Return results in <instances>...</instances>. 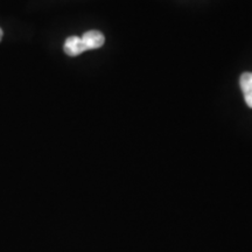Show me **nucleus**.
I'll use <instances>...</instances> for the list:
<instances>
[{"label":"nucleus","instance_id":"nucleus-1","mask_svg":"<svg viewBox=\"0 0 252 252\" xmlns=\"http://www.w3.org/2000/svg\"><path fill=\"white\" fill-rule=\"evenodd\" d=\"M82 42H83L84 49L87 50H93V49H98L104 45L105 42V37L100 32L98 31H89L87 33H84L81 36Z\"/></svg>","mask_w":252,"mask_h":252},{"label":"nucleus","instance_id":"nucleus-2","mask_svg":"<svg viewBox=\"0 0 252 252\" xmlns=\"http://www.w3.org/2000/svg\"><path fill=\"white\" fill-rule=\"evenodd\" d=\"M63 49H64L65 54L69 56H77L86 52L83 42H82V39L80 36H69L65 40Z\"/></svg>","mask_w":252,"mask_h":252},{"label":"nucleus","instance_id":"nucleus-3","mask_svg":"<svg viewBox=\"0 0 252 252\" xmlns=\"http://www.w3.org/2000/svg\"><path fill=\"white\" fill-rule=\"evenodd\" d=\"M242 93L244 94L245 103L252 109V72H244L239 80Z\"/></svg>","mask_w":252,"mask_h":252},{"label":"nucleus","instance_id":"nucleus-4","mask_svg":"<svg viewBox=\"0 0 252 252\" xmlns=\"http://www.w3.org/2000/svg\"><path fill=\"white\" fill-rule=\"evenodd\" d=\"M1 39H2V31L1 28H0V41H1Z\"/></svg>","mask_w":252,"mask_h":252}]
</instances>
